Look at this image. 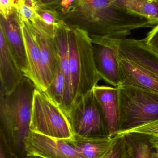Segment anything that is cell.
Masks as SVG:
<instances>
[{
	"instance_id": "cell-19",
	"label": "cell",
	"mask_w": 158,
	"mask_h": 158,
	"mask_svg": "<svg viewBox=\"0 0 158 158\" xmlns=\"http://www.w3.org/2000/svg\"><path fill=\"white\" fill-rule=\"evenodd\" d=\"M66 89L65 77L58 64L54 77L45 92L62 109Z\"/></svg>"
},
{
	"instance_id": "cell-9",
	"label": "cell",
	"mask_w": 158,
	"mask_h": 158,
	"mask_svg": "<svg viewBox=\"0 0 158 158\" xmlns=\"http://www.w3.org/2000/svg\"><path fill=\"white\" fill-rule=\"evenodd\" d=\"M26 156L42 158H84L66 141L31 131L25 141Z\"/></svg>"
},
{
	"instance_id": "cell-6",
	"label": "cell",
	"mask_w": 158,
	"mask_h": 158,
	"mask_svg": "<svg viewBox=\"0 0 158 158\" xmlns=\"http://www.w3.org/2000/svg\"><path fill=\"white\" fill-rule=\"evenodd\" d=\"M67 118L74 135L88 138L109 136L102 109L93 90L73 103Z\"/></svg>"
},
{
	"instance_id": "cell-20",
	"label": "cell",
	"mask_w": 158,
	"mask_h": 158,
	"mask_svg": "<svg viewBox=\"0 0 158 158\" xmlns=\"http://www.w3.org/2000/svg\"><path fill=\"white\" fill-rule=\"evenodd\" d=\"M116 136L114 144L103 158H130V148L125 136Z\"/></svg>"
},
{
	"instance_id": "cell-3",
	"label": "cell",
	"mask_w": 158,
	"mask_h": 158,
	"mask_svg": "<svg viewBox=\"0 0 158 158\" xmlns=\"http://www.w3.org/2000/svg\"><path fill=\"white\" fill-rule=\"evenodd\" d=\"M70 110L73 103L92 91L100 80L93 54V43L89 34L82 30L67 26Z\"/></svg>"
},
{
	"instance_id": "cell-25",
	"label": "cell",
	"mask_w": 158,
	"mask_h": 158,
	"mask_svg": "<svg viewBox=\"0 0 158 158\" xmlns=\"http://www.w3.org/2000/svg\"><path fill=\"white\" fill-rule=\"evenodd\" d=\"M144 39L150 47L158 53V24L147 33Z\"/></svg>"
},
{
	"instance_id": "cell-16",
	"label": "cell",
	"mask_w": 158,
	"mask_h": 158,
	"mask_svg": "<svg viewBox=\"0 0 158 158\" xmlns=\"http://www.w3.org/2000/svg\"><path fill=\"white\" fill-rule=\"evenodd\" d=\"M116 136L88 138L74 135L71 140H65L84 158H103L111 148Z\"/></svg>"
},
{
	"instance_id": "cell-15",
	"label": "cell",
	"mask_w": 158,
	"mask_h": 158,
	"mask_svg": "<svg viewBox=\"0 0 158 158\" xmlns=\"http://www.w3.org/2000/svg\"><path fill=\"white\" fill-rule=\"evenodd\" d=\"M20 19L27 62V69L25 77L32 81L37 88L44 91L39 46L28 23L26 20Z\"/></svg>"
},
{
	"instance_id": "cell-12",
	"label": "cell",
	"mask_w": 158,
	"mask_h": 158,
	"mask_svg": "<svg viewBox=\"0 0 158 158\" xmlns=\"http://www.w3.org/2000/svg\"><path fill=\"white\" fill-rule=\"evenodd\" d=\"M25 77L9 50L4 33L0 28V93L8 94L14 91Z\"/></svg>"
},
{
	"instance_id": "cell-23",
	"label": "cell",
	"mask_w": 158,
	"mask_h": 158,
	"mask_svg": "<svg viewBox=\"0 0 158 158\" xmlns=\"http://www.w3.org/2000/svg\"><path fill=\"white\" fill-rule=\"evenodd\" d=\"M0 158H20L10 148L2 134L0 133Z\"/></svg>"
},
{
	"instance_id": "cell-4",
	"label": "cell",
	"mask_w": 158,
	"mask_h": 158,
	"mask_svg": "<svg viewBox=\"0 0 158 158\" xmlns=\"http://www.w3.org/2000/svg\"><path fill=\"white\" fill-rule=\"evenodd\" d=\"M117 88L119 120L117 134L158 118V93L133 87Z\"/></svg>"
},
{
	"instance_id": "cell-8",
	"label": "cell",
	"mask_w": 158,
	"mask_h": 158,
	"mask_svg": "<svg viewBox=\"0 0 158 158\" xmlns=\"http://www.w3.org/2000/svg\"><path fill=\"white\" fill-rule=\"evenodd\" d=\"M26 20L31 28L41 54L44 91L51 85L58 65V56L54 39V28L47 26L39 15L32 21Z\"/></svg>"
},
{
	"instance_id": "cell-26",
	"label": "cell",
	"mask_w": 158,
	"mask_h": 158,
	"mask_svg": "<svg viewBox=\"0 0 158 158\" xmlns=\"http://www.w3.org/2000/svg\"><path fill=\"white\" fill-rule=\"evenodd\" d=\"M37 6L55 9L61 0H34Z\"/></svg>"
},
{
	"instance_id": "cell-22",
	"label": "cell",
	"mask_w": 158,
	"mask_h": 158,
	"mask_svg": "<svg viewBox=\"0 0 158 158\" xmlns=\"http://www.w3.org/2000/svg\"><path fill=\"white\" fill-rule=\"evenodd\" d=\"M36 13L43 22L47 26L55 27L62 21L59 19L56 10L47 7L37 6Z\"/></svg>"
},
{
	"instance_id": "cell-21",
	"label": "cell",
	"mask_w": 158,
	"mask_h": 158,
	"mask_svg": "<svg viewBox=\"0 0 158 158\" xmlns=\"http://www.w3.org/2000/svg\"><path fill=\"white\" fill-rule=\"evenodd\" d=\"M132 133L141 134L151 137H158V118L133 129L118 133L116 135H122Z\"/></svg>"
},
{
	"instance_id": "cell-5",
	"label": "cell",
	"mask_w": 158,
	"mask_h": 158,
	"mask_svg": "<svg viewBox=\"0 0 158 158\" xmlns=\"http://www.w3.org/2000/svg\"><path fill=\"white\" fill-rule=\"evenodd\" d=\"M30 130L60 140H71L74 137L66 114L45 92L37 87L33 94Z\"/></svg>"
},
{
	"instance_id": "cell-1",
	"label": "cell",
	"mask_w": 158,
	"mask_h": 158,
	"mask_svg": "<svg viewBox=\"0 0 158 158\" xmlns=\"http://www.w3.org/2000/svg\"><path fill=\"white\" fill-rule=\"evenodd\" d=\"M59 19L90 37L121 40L143 26V19L128 12L112 0H74L55 9Z\"/></svg>"
},
{
	"instance_id": "cell-11",
	"label": "cell",
	"mask_w": 158,
	"mask_h": 158,
	"mask_svg": "<svg viewBox=\"0 0 158 158\" xmlns=\"http://www.w3.org/2000/svg\"><path fill=\"white\" fill-rule=\"evenodd\" d=\"M121 84L158 93V77L132 61L119 56Z\"/></svg>"
},
{
	"instance_id": "cell-13",
	"label": "cell",
	"mask_w": 158,
	"mask_h": 158,
	"mask_svg": "<svg viewBox=\"0 0 158 158\" xmlns=\"http://www.w3.org/2000/svg\"><path fill=\"white\" fill-rule=\"evenodd\" d=\"M93 91L102 109L109 136L115 137L119 131L118 89L117 87L97 85Z\"/></svg>"
},
{
	"instance_id": "cell-14",
	"label": "cell",
	"mask_w": 158,
	"mask_h": 158,
	"mask_svg": "<svg viewBox=\"0 0 158 158\" xmlns=\"http://www.w3.org/2000/svg\"><path fill=\"white\" fill-rule=\"evenodd\" d=\"M93 54L97 72L102 80L113 87L121 84L119 56L111 47L93 44Z\"/></svg>"
},
{
	"instance_id": "cell-17",
	"label": "cell",
	"mask_w": 158,
	"mask_h": 158,
	"mask_svg": "<svg viewBox=\"0 0 158 158\" xmlns=\"http://www.w3.org/2000/svg\"><path fill=\"white\" fill-rule=\"evenodd\" d=\"M128 12L158 24V0H112Z\"/></svg>"
},
{
	"instance_id": "cell-27",
	"label": "cell",
	"mask_w": 158,
	"mask_h": 158,
	"mask_svg": "<svg viewBox=\"0 0 158 158\" xmlns=\"http://www.w3.org/2000/svg\"><path fill=\"white\" fill-rule=\"evenodd\" d=\"M150 142L154 148L158 149V137H151Z\"/></svg>"
},
{
	"instance_id": "cell-10",
	"label": "cell",
	"mask_w": 158,
	"mask_h": 158,
	"mask_svg": "<svg viewBox=\"0 0 158 158\" xmlns=\"http://www.w3.org/2000/svg\"><path fill=\"white\" fill-rule=\"evenodd\" d=\"M0 28L4 33L9 50L25 76L27 69V58L21 21L16 9L6 17L1 15Z\"/></svg>"
},
{
	"instance_id": "cell-29",
	"label": "cell",
	"mask_w": 158,
	"mask_h": 158,
	"mask_svg": "<svg viewBox=\"0 0 158 158\" xmlns=\"http://www.w3.org/2000/svg\"><path fill=\"white\" fill-rule=\"evenodd\" d=\"M26 158H42L38 156H26Z\"/></svg>"
},
{
	"instance_id": "cell-7",
	"label": "cell",
	"mask_w": 158,
	"mask_h": 158,
	"mask_svg": "<svg viewBox=\"0 0 158 158\" xmlns=\"http://www.w3.org/2000/svg\"><path fill=\"white\" fill-rule=\"evenodd\" d=\"M92 41L95 44L111 47L120 57L134 62L158 77V53L147 44L144 39L115 40L96 38Z\"/></svg>"
},
{
	"instance_id": "cell-28",
	"label": "cell",
	"mask_w": 158,
	"mask_h": 158,
	"mask_svg": "<svg viewBox=\"0 0 158 158\" xmlns=\"http://www.w3.org/2000/svg\"><path fill=\"white\" fill-rule=\"evenodd\" d=\"M151 158H158V149H155L154 152L152 154Z\"/></svg>"
},
{
	"instance_id": "cell-18",
	"label": "cell",
	"mask_w": 158,
	"mask_h": 158,
	"mask_svg": "<svg viewBox=\"0 0 158 158\" xmlns=\"http://www.w3.org/2000/svg\"><path fill=\"white\" fill-rule=\"evenodd\" d=\"M122 135L125 136L129 145L130 158H151L156 149L150 142L151 137L134 133Z\"/></svg>"
},
{
	"instance_id": "cell-24",
	"label": "cell",
	"mask_w": 158,
	"mask_h": 158,
	"mask_svg": "<svg viewBox=\"0 0 158 158\" xmlns=\"http://www.w3.org/2000/svg\"><path fill=\"white\" fill-rule=\"evenodd\" d=\"M19 0H0L1 15L6 17L17 8Z\"/></svg>"
},
{
	"instance_id": "cell-2",
	"label": "cell",
	"mask_w": 158,
	"mask_h": 158,
	"mask_svg": "<svg viewBox=\"0 0 158 158\" xmlns=\"http://www.w3.org/2000/svg\"><path fill=\"white\" fill-rule=\"evenodd\" d=\"M35 84L25 77L13 92L0 93V133L20 158L26 157L25 141L30 123Z\"/></svg>"
}]
</instances>
